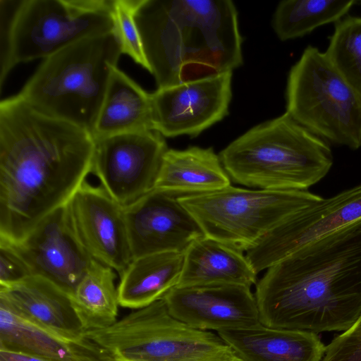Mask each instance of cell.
Instances as JSON below:
<instances>
[{"label": "cell", "instance_id": "obj_9", "mask_svg": "<svg viewBox=\"0 0 361 361\" xmlns=\"http://www.w3.org/2000/svg\"><path fill=\"white\" fill-rule=\"evenodd\" d=\"M323 197L309 190H248L231 185L179 197L204 235L242 252L295 213Z\"/></svg>", "mask_w": 361, "mask_h": 361}, {"label": "cell", "instance_id": "obj_14", "mask_svg": "<svg viewBox=\"0 0 361 361\" xmlns=\"http://www.w3.org/2000/svg\"><path fill=\"white\" fill-rule=\"evenodd\" d=\"M71 225L93 259L121 275L133 260L124 207L85 181L66 204Z\"/></svg>", "mask_w": 361, "mask_h": 361}, {"label": "cell", "instance_id": "obj_12", "mask_svg": "<svg viewBox=\"0 0 361 361\" xmlns=\"http://www.w3.org/2000/svg\"><path fill=\"white\" fill-rule=\"evenodd\" d=\"M233 72L158 88L151 94L154 130L197 137L228 114Z\"/></svg>", "mask_w": 361, "mask_h": 361}, {"label": "cell", "instance_id": "obj_13", "mask_svg": "<svg viewBox=\"0 0 361 361\" xmlns=\"http://www.w3.org/2000/svg\"><path fill=\"white\" fill-rule=\"evenodd\" d=\"M10 244L32 276L51 281L71 297L95 260L77 238L66 205L45 216L20 241Z\"/></svg>", "mask_w": 361, "mask_h": 361}, {"label": "cell", "instance_id": "obj_29", "mask_svg": "<svg viewBox=\"0 0 361 361\" xmlns=\"http://www.w3.org/2000/svg\"><path fill=\"white\" fill-rule=\"evenodd\" d=\"M32 276L29 267L13 246L0 240V287H9Z\"/></svg>", "mask_w": 361, "mask_h": 361}, {"label": "cell", "instance_id": "obj_30", "mask_svg": "<svg viewBox=\"0 0 361 361\" xmlns=\"http://www.w3.org/2000/svg\"><path fill=\"white\" fill-rule=\"evenodd\" d=\"M0 361H63L35 357L24 353L0 350ZM114 361V360H112Z\"/></svg>", "mask_w": 361, "mask_h": 361}, {"label": "cell", "instance_id": "obj_20", "mask_svg": "<svg viewBox=\"0 0 361 361\" xmlns=\"http://www.w3.org/2000/svg\"><path fill=\"white\" fill-rule=\"evenodd\" d=\"M257 275L242 251L204 235L184 252L177 287L233 284L251 288L257 283Z\"/></svg>", "mask_w": 361, "mask_h": 361}, {"label": "cell", "instance_id": "obj_32", "mask_svg": "<svg viewBox=\"0 0 361 361\" xmlns=\"http://www.w3.org/2000/svg\"><path fill=\"white\" fill-rule=\"evenodd\" d=\"M360 4H361V1H360Z\"/></svg>", "mask_w": 361, "mask_h": 361}, {"label": "cell", "instance_id": "obj_27", "mask_svg": "<svg viewBox=\"0 0 361 361\" xmlns=\"http://www.w3.org/2000/svg\"><path fill=\"white\" fill-rule=\"evenodd\" d=\"M112 13L116 33L123 54L149 72L141 38L135 24L133 0H113Z\"/></svg>", "mask_w": 361, "mask_h": 361}, {"label": "cell", "instance_id": "obj_19", "mask_svg": "<svg viewBox=\"0 0 361 361\" xmlns=\"http://www.w3.org/2000/svg\"><path fill=\"white\" fill-rule=\"evenodd\" d=\"M0 350L63 361H112L86 338L70 340L41 327L0 305Z\"/></svg>", "mask_w": 361, "mask_h": 361}, {"label": "cell", "instance_id": "obj_28", "mask_svg": "<svg viewBox=\"0 0 361 361\" xmlns=\"http://www.w3.org/2000/svg\"><path fill=\"white\" fill-rule=\"evenodd\" d=\"M321 361H361V314L349 329L326 346Z\"/></svg>", "mask_w": 361, "mask_h": 361}, {"label": "cell", "instance_id": "obj_3", "mask_svg": "<svg viewBox=\"0 0 361 361\" xmlns=\"http://www.w3.org/2000/svg\"><path fill=\"white\" fill-rule=\"evenodd\" d=\"M133 13L158 88L233 72L243 63L231 0H133Z\"/></svg>", "mask_w": 361, "mask_h": 361}, {"label": "cell", "instance_id": "obj_21", "mask_svg": "<svg viewBox=\"0 0 361 361\" xmlns=\"http://www.w3.org/2000/svg\"><path fill=\"white\" fill-rule=\"evenodd\" d=\"M231 185V178L212 147L168 149L154 189L182 197L216 191Z\"/></svg>", "mask_w": 361, "mask_h": 361}, {"label": "cell", "instance_id": "obj_6", "mask_svg": "<svg viewBox=\"0 0 361 361\" xmlns=\"http://www.w3.org/2000/svg\"><path fill=\"white\" fill-rule=\"evenodd\" d=\"M113 0H0V89L20 63L114 31Z\"/></svg>", "mask_w": 361, "mask_h": 361}, {"label": "cell", "instance_id": "obj_8", "mask_svg": "<svg viewBox=\"0 0 361 361\" xmlns=\"http://www.w3.org/2000/svg\"><path fill=\"white\" fill-rule=\"evenodd\" d=\"M286 112L328 143L361 147V100L325 52L309 45L291 67Z\"/></svg>", "mask_w": 361, "mask_h": 361}, {"label": "cell", "instance_id": "obj_24", "mask_svg": "<svg viewBox=\"0 0 361 361\" xmlns=\"http://www.w3.org/2000/svg\"><path fill=\"white\" fill-rule=\"evenodd\" d=\"M116 275L111 267L94 260L72 297L86 332L106 328L117 321L119 305Z\"/></svg>", "mask_w": 361, "mask_h": 361}, {"label": "cell", "instance_id": "obj_11", "mask_svg": "<svg viewBox=\"0 0 361 361\" xmlns=\"http://www.w3.org/2000/svg\"><path fill=\"white\" fill-rule=\"evenodd\" d=\"M361 223V184L306 207L283 221L246 251L258 274L301 248Z\"/></svg>", "mask_w": 361, "mask_h": 361}, {"label": "cell", "instance_id": "obj_25", "mask_svg": "<svg viewBox=\"0 0 361 361\" xmlns=\"http://www.w3.org/2000/svg\"><path fill=\"white\" fill-rule=\"evenodd\" d=\"M356 1L283 0L274 13L272 27L281 41L304 37L344 18Z\"/></svg>", "mask_w": 361, "mask_h": 361}, {"label": "cell", "instance_id": "obj_7", "mask_svg": "<svg viewBox=\"0 0 361 361\" xmlns=\"http://www.w3.org/2000/svg\"><path fill=\"white\" fill-rule=\"evenodd\" d=\"M86 337L116 361H242L216 333L173 317L163 299Z\"/></svg>", "mask_w": 361, "mask_h": 361}, {"label": "cell", "instance_id": "obj_23", "mask_svg": "<svg viewBox=\"0 0 361 361\" xmlns=\"http://www.w3.org/2000/svg\"><path fill=\"white\" fill-rule=\"evenodd\" d=\"M184 252H166L133 259L120 275L119 305L133 310L161 300L176 287L183 267Z\"/></svg>", "mask_w": 361, "mask_h": 361}, {"label": "cell", "instance_id": "obj_26", "mask_svg": "<svg viewBox=\"0 0 361 361\" xmlns=\"http://www.w3.org/2000/svg\"><path fill=\"white\" fill-rule=\"evenodd\" d=\"M325 54L361 100V17L345 16L335 23Z\"/></svg>", "mask_w": 361, "mask_h": 361}, {"label": "cell", "instance_id": "obj_10", "mask_svg": "<svg viewBox=\"0 0 361 361\" xmlns=\"http://www.w3.org/2000/svg\"><path fill=\"white\" fill-rule=\"evenodd\" d=\"M167 150L164 136L154 130L94 140L92 173L125 207L154 188Z\"/></svg>", "mask_w": 361, "mask_h": 361}, {"label": "cell", "instance_id": "obj_5", "mask_svg": "<svg viewBox=\"0 0 361 361\" xmlns=\"http://www.w3.org/2000/svg\"><path fill=\"white\" fill-rule=\"evenodd\" d=\"M122 54L114 31L78 40L44 59L18 94L39 113L92 133Z\"/></svg>", "mask_w": 361, "mask_h": 361}, {"label": "cell", "instance_id": "obj_22", "mask_svg": "<svg viewBox=\"0 0 361 361\" xmlns=\"http://www.w3.org/2000/svg\"><path fill=\"white\" fill-rule=\"evenodd\" d=\"M152 130L151 94L124 72L115 68L92 133L94 139Z\"/></svg>", "mask_w": 361, "mask_h": 361}, {"label": "cell", "instance_id": "obj_16", "mask_svg": "<svg viewBox=\"0 0 361 361\" xmlns=\"http://www.w3.org/2000/svg\"><path fill=\"white\" fill-rule=\"evenodd\" d=\"M162 299L173 317L200 330L217 332L260 323L255 295L245 286H176Z\"/></svg>", "mask_w": 361, "mask_h": 361}, {"label": "cell", "instance_id": "obj_17", "mask_svg": "<svg viewBox=\"0 0 361 361\" xmlns=\"http://www.w3.org/2000/svg\"><path fill=\"white\" fill-rule=\"evenodd\" d=\"M0 305L61 337L87 338L72 297L42 277L32 276L13 286L0 287Z\"/></svg>", "mask_w": 361, "mask_h": 361}, {"label": "cell", "instance_id": "obj_18", "mask_svg": "<svg viewBox=\"0 0 361 361\" xmlns=\"http://www.w3.org/2000/svg\"><path fill=\"white\" fill-rule=\"evenodd\" d=\"M216 334L242 361H321L326 350L315 333L273 328L261 322Z\"/></svg>", "mask_w": 361, "mask_h": 361}, {"label": "cell", "instance_id": "obj_4", "mask_svg": "<svg viewBox=\"0 0 361 361\" xmlns=\"http://www.w3.org/2000/svg\"><path fill=\"white\" fill-rule=\"evenodd\" d=\"M219 157L233 182L264 190H309L334 163L329 143L287 112L248 130Z\"/></svg>", "mask_w": 361, "mask_h": 361}, {"label": "cell", "instance_id": "obj_2", "mask_svg": "<svg viewBox=\"0 0 361 361\" xmlns=\"http://www.w3.org/2000/svg\"><path fill=\"white\" fill-rule=\"evenodd\" d=\"M255 295L267 326L317 334L349 329L361 314V223L271 266Z\"/></svg>", "mask_w": 361, "mask_h": 361}, {"label": "cell", "instance_id": "obj_31", "mask_svg": "<svg viewBox=\"0 0 361 361\" xmlns=\"http://www.w3.org/2000/svg\"><path fill=\"white\" fill-rule=\"evenodd\" d=\"M114 361H116V360H114Z\"/></svg>", "mask_w": 361, "mask_h": 361}, {"label": "cell", "instance_id": "obj_15", "mask_svg": "<svg viewBox=\"0 0 361 361\" xmlns=\"http://www.w3.org/2000/svg\"><path fill=\"white\" fill-rule=\"evenodd\" d=\"M133 258L147 255L185 252L204 233L179 197L153 189L124 207Z\"/></svg>", "mask_w": 361, "mask_h": 361}, {"label": "cell", "instance_id": "obj_1", "mask_svg": "<svg viewBox=\"0 0 361 361\" xmlns=\"http://www.w3.org/2000/svg\"><path fill=\"white\" fill-rule=\"evenodd\" d=\"M94 139L17 95L0 102V240L14 244L92 173Z\"/></svg>", "mask_w": 361, "mask_h": 361}]
</instances>
